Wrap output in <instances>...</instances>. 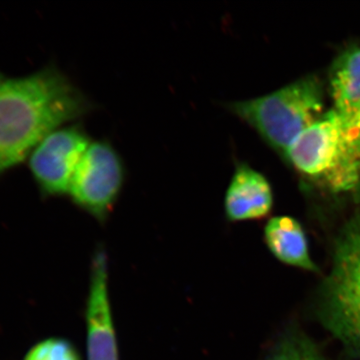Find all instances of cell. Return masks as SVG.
Listing matches in <instances>:
<instances>
[{
  "label": "cell",
  "instance_id": "ba28073f",
  "mask_svg": "<svg viewBox=\"0 0 360 360\" xmlns=\"http://www.w3.org/2000/svg\"><path fill=\"white\" fill-rule=\"evenodd\" d=\"M89 360H118L115 322L108 293V267L105 252L98 250L90 272L86 309Z\"/></svg>",
  "mask_w": 360,
  "mask_h": 360
},
{
  "label": "cell",
  "instance_id": "7a4b0ae2",
  "mask_svg": "<svg viewBox=\"0 0 360 360\" xmlns=\"http://www.w3.org/2000/svg\"><path fill=\"white\" fill-rule=\"evenodd\" d=\"M323 82L315 75L255 98L234 101L227 108L285 156L293 142L326 113Z\"/></svg>",
  "mask_w": 360,
  "mask_h": 360
},
{
  "label": "cell",
  "instance_id": "8992f818",
  "mask_svg": "<svg viewBox=\"0 0 360 360\" xmlns=\"http://www.w3.org/2000/svg\"><path fill=\"white\" fill-rule=\"evenodd\" d=\"M92 141L80 124L54 129L30 155V169L45 196L68 195L75 170Z\"/></svg>",
  "mask_w": 360,
  "mask_h": 360
},
{
  "label": "cell",
  "instance_id": "30bf717a",
  "mask_svg": "<svg viewBox=\"0 0 360 360\" xmlns=\"http://www.w3.org/2000/svg\"><path fill=\"white\" fill-rule=\"evenodd\" d=\"M265 243L269 250L283 264L317 271L310 257L309 243L302 224L290 217H276L267 222L264 229Z\"/></svg>",
  "mask_w": 360,
  "mask_h": 360
},
{
  "label": "cell",
  "instance_id": "7c38bea8",
  "mask_svg": "<svg viewBox=\"0 0 360 360\" xmlns=\"http://www.w3.org/2000/svg\"><path fill=\"white\" fill-rule=\"evenodd\" d=\"M25 360H80L77 348L63 338L40 341L26 354Z\"/></svg>",
  "mask_w": 360,
  "mask_h": 360
},
{
  "label": "cell",
  "instance_id": "277c9868",
  "mask_svg": "<svg viewBox=\"0 0 360 360\" xmlns=\"http://www.w3.org/2000/svg\"><path fill=\"white\" fill-rule=\"evenodd\" d=\"M326 328L360 356V213L336 239L333 269L321 290Z\"/></svg>",
  "mask_w": 360,
  "mask_h": 360
},
{
  "label": "cell",
  "instance_id": "8fae6325",
  "mask_svg": "<svg viewBox=\"0 0 360 360\" xmlns=\"http://www.w3.org/2000/svg\"><path fill=\"white\" fill-rule=\"evenodd\" d=\"M267 360H328L307 336L292 333L285 336Z\"/></svg>",
  "mask_w": 360,
  "mask_h": 360
},
{
  "label": "cell",
  "instance_id": "52a82bcc",
  "mask_svg": "<svg viewBox=\"0 0 360 360\" xmlns=\"http://www.w3.org/2000/svg\"><path fill=\"white\" fill-rule=\"evenodd\" d=\"M328 94L343 139L360 165V44L340 52L328 72Z\"/></svg>",
  "mask_w": 360,
  "mask_h": 360
},
{
  "label": "cell",
  "instance_id": "3957f363",
  "mask_svg": "<svg viewBox=\"0 0 360 360\" xmlns=\"http://www.w3.org/2000/svg\"><path fill=\"white\" fill-rule=\"evenodd\" d=\"M284 158L302 176L324 191L360 196L359 165L330 110L293 142Z\"/></svg>",
  "mask_w": 360,
  "mask_h": 360
},
{
  "label": "cell",
  "instance_id": "6da1fadb",
  "mask_svg": "<svg viewBox=\"0 0 360 360\" xmlns=\"http://www.w3.org/2000/svg\"><path fill=\"white\" fill-rule=\"evenodd\" d=\"M94 110L89 97L54 65L27 77L0 73V174L30 158L54 129Z\"/></svg>",
  "mask_w": 360,
  "mask_h": 360
},
{
  "label": "cell",
  "instance_id": "9c48e42d",
  "mask_svg": "<svg viewBox=\"0 0 360 360\" xmlns=\"http://www.w3.org/2000/svg\"><path fill=\"white\" fill-rule=\"evenodd\" d=\"M274 193L269 180L257 169L239 162L227 187L224 210L232 222L259 219L269 214Z\"/></svg>",
  "mask_w": 360,
  "mask_h": 360
},
{
  "label": "cell",
  "instance_id": "5b68a950",
  "mask_svg": "<svg viewBox=\"0 0 360 360\" xmlns=\"http://www.w3.org/2000/svg\"><path fill=\"white\" fill-rule=\"evenodd\" d=\"M127 169L122 155L105 139L92 141L73 175L68 195L80 210L104 221L122 193Z\"/></svg>",
  "mask_w": 360,
  "mask_h": 360
}]
</instances>
